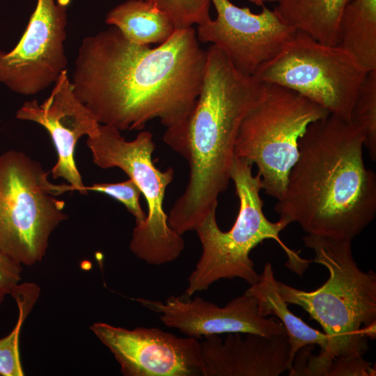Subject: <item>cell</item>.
I'll use <instances>...</instances> for the list:
<instances>
[{"label":"cell","mask_w":376,"mask_h":376,"mask_svg":"<svg viewBox=\"0 0 376 376\" xmlns=\"http://www.w3.org/2000/svg\"><path fill=\"white\" fill-rule=\"evenodd\" d=\"M206 61L193 27L176 30L150 48L130 42L111 26L82 40L71 82L102 125L140 130L157 118L169 129L193 110Z\"/></svg>","instance_id":"obj_1"},{"label":"cell","mask_w":376,"mask_h":376,"mask_svg":"<svg viewBox=\"0 0 376 376\" xmlns=\"http://www.w3.org/2000/svg\"><path fill=\"white\" fill-rule=\"evenodd\" d=\"M364 136L350 121L329 114L311 123L275 205L280 219L309 235L352 240L376 214V176L366 167Z\"/></svg>","instance_id":"obj_2"},{"label":"cell","mask_w":376,"mask_h":376,"mask_svg":"<svg viewBox=\"0 0 376 376\" xmlns=\"http://www.w3.org/2000/svg\"><path fill=\"white\" fill-rule=\"evenodd\" d=\"M206 52L202 88L193 110L163 135L164 143L189 166L186 189L168 216L169 226L182 236L217 210L218 197L231 180L240 125L266 86L253 75L237 70L217 46L211 44Z\"/></svg>","instance_id":"obj_3"},{"label":"cell","mask_w":376,"mask_h":376,"mask_svg":"<svg viewBox=\"0 0 376 376\" xmlns=\"http://www.w3.org/2000/svg\"><path fill=\"white\" fill-rule=\"evenodd\" d=\"M315 258L329 272L320 287L304 291L277 281L288 304L304 308L317 321L328 338L327 350L311 354V345L301 348L294 361L295 375L326 376L333 360L363 357L368 339L376 337V274L363 272L355 262L351 240L309 235L303 237Z\"/></svg>","instance_id":"obj_4"},{"label":"cell","mask_w":376,"mask_h":376,"mask_svg":"<svg viewBox=\"0 0 376 376\" xmlns=\"http://www.w3.org/2000/svg\"><path fill=\"white\" fill-rule=\"evenodd\" d=\"M252 166L234 157L230 172L240 207L236 220L228 231L218 226L216 212H209L195 231L202 245V253L195 269L188 278L185 295L191 297L197 292L207 290L215 281L223 279L240 278L249 284L259 279L249 254L265 240L276 241L288 256L286 265L302 275L311 260H306L281 240L279 234L288 224L279 219H267L263 212V201L260 196L261 180L253 175Z\"/></svg>","instance_id":"obj_5"},{"label":"cell","mask_w":376,"mask_h":376,"mask_svg":"<svg viewBox=\"0 0 376 376\" xmlns=\"http://www.w3.org/2000/svg\"><path fill=\"white\" fill-rule=\"evenodd\" d=\"M329 112L287 88L266 84L258 101L243 118L235 157L256 164L266 194L280 200L299 156V140L308 126Z\"/></svg>","instance_id":"obj_6"},{"label":"cell","mask_w":376,"mask_h":376,"mask_svg":"<svg viewBox=\"0 0 376 376\" xmlns=\"http://www.w3.org/2000/svg\"><path fill=\"white\" fill-rule=\"evenodd\" d=\"M95 164L102 169L117 167L123 170L139 187L148 206L145 221L136 224L130 243L131 251L148 264L159 265L176 260L185 248L182 235L168 224L163 208L167 187L173 180L171 167L157 169L152 155L155 150L150 131L139 132L127 141L117 128L100 124L97 132L87 139Z\"/></svg>","instance_id":"obj_7"},{"label":"cell","mask_w":376,"mask_h":376,"mask_svg":"<svg viewBox=\"0 0 376 376\" xmlns=\"http://www.w3.org/2000/svg\"><path fill=\"white\" fill-rule=\"evenodd\" d=\"M49 173L23 152L0 155V251L21 265L41 261L50 235L68 217Z\"/></svg>","instance_id":"obj_8"},{"label":"cell","mask_w":376,"mask_h":376,"mask_svg":"<svg viewBox=\"0 0 376 376\" xmlns=\"http://www.w3.org/2000/svg\"><path fill=\"white\" fill-rule=\"evenodd\" d=\"M366 72L339 45H328L297 31L272 58L252 75L260 81L293 91L350 121Z\"/></svg>","instance_id":"obj_9"},{"label":"cell","mask_w":376,"mask_h":376,"mask_svg":"<svg viewBox=\"0 0 376 376\" xmlns=\"http://www.w3.org/2000/svg\"><path fill=\"white\" fill-rule=\"evenodd\" d=\"M70 0H37L26 28L9 52L0 49V83L24 95L54 84L68 63L64 42Z\"/></svg>","instance_id":"obj_10"},{"label":"cell","mask_w":376,"mask_h":376,"mask_svg":"<svg viewBox=\"0 0 376 376\" xmlns=\"http://www.w3.org/2000/svg\"><path fill=\"white\" fill-rule=\"evenodd\" d=\"M217 12L198 25L199 42L219 48L242 73L252 75L263 63L275 56L297 30L274 10L263 6L259 13L230 0H210Z\"/></svg>","instance_id":"obj_11"},{"label":"cell","mask_w":376,"mask_h":376,"mask_svg":"<svg viewBox=\"0 0 376 376\" xmlns=\"http://www.w3.org/2000/svg\"><path fill=\"white\" fill-rule=\"evenodd\" d=\"M90 329L125 376H204L198 338L178 337L156 327L127 329L104 322Z\"/></svg>","instance_id":"obj_12"},{"label":"cell","mask_w":376,"mask_h":376,"mask_svg":"<svg viewBox=\"0 0 376 376\" xmlns=\"http://www.w3.org/2000/svg\"><path fill=\"white\" fill-rule=\"evenodd\" d=\"M15 117L35 122L49 132L57 152V161L51 172L54 179L61 178L70 185H58V191H87L75 160L78 140L94 136L100 123L74 92L71 80L64 70L54 84L49 97L42 103L25 102Z\"/></svg>","instance_id":"obj_13"},{"label":"cell","mask_w":376,"mask_h":376,"mask_svg":"<svg viewBox=\"0 0 376 376\" xmlns=\"http://www.w3.org/2000/svg\"><path fill=\"white\" fill-rule=\"evenodd\" d=\"M135 300L159 313V319L165 326L198 339L225 333H250L266 336L286 334L279 320L258 314L256 299L246 292L224 306L198 296L191 299L184 295H172L165 301L144 298Z\"/></svg>","instance_id":"obj_14"},{"label":"cell","mask_w":376,"mask_h":376,"mask_svg":"<svg viewBox=\"0 0 376 376\" xmlns=\"http://www.w3.org/2000/svg\"><path fill=\"white\" fill-rule=\"evenodd\" d=\"M201 342L204 376H278L291 366L286 334L272 336L229 333Z\"/></svg>","instance_id":"obj_15"},{"label":"cell","mask_w":376,"mask_h":376,"mask_svg":"<svg viewBox=\"0 0 376 376\" xmlns=\"http://www.w3.org/2000/svg\"><path fill=\"white\" fill-rule=\"evenodd\" d=\"M257 301L262 317L273 315L283 324L290 345L289 363L292 367L297 352L309 345H318L320 352L327 348L328 338L324 332L308 325L292 313L278 290L277 280L270 263H266L258 280L244 292Z\"/></svg>","instance_id":"obj_16"},{"label":"cell","mask_w":376,"mask_h":376,"mask_svg":"<svg viewBox=\"0 0 376 376\" xmlns=\"http://www.w3.org/2000/svg\"><path fill=\"white\" fill-rule=\"evenodd\" d=\"M105 22L139 45H160L176 31L169 16L146 0H127L118 4L108 12Z\"/></svg>","instance_id":"obj_17"},{"label":"cell","mask_w":376,"mask_h":376,"mask_svg":"<svg viewBox=\"0 0 376 376\" xmlns=\"http://www.w3.org/2000/svg\"><path fill=\"white\" fill-rule=\"evenodd\" d=\"M351 0H279L274 10L288 24L317 41L338 45L342 13Z\"/></svg>","instance_id":"obj_18"},{"label":"cell","mask_w":376,"mask_h":376,"mask_svg":"<svg viewBox=\"0 0 376 376\" xmlns=\"http://www.w3.org/2000/svg\"><path fill=\"white\" fill-rule=\"evenodd\" d=\"M338 45L366 71L376 70V0H351L338 26Z\"/></svg>","instance_id":"obj_19"},{"label":"cell","mask_w":376,"mask_h":376,"mask_svg":"<svg viewBox=\"0 0 376 376\" xmlns=\"http://www.w3.org/2000/svg\"><path fill=\"white\" fill-rule=\"evenodd\" d=\"M40 289L33 283L17 285L11 292L19 308L17 324L12 331L0 339V375L22 376L19 355V335L24 321L36 302Z\"/></svg>","instance_id":"obj_20"},{"label":"cell","mask_w":376,"mask_h":376,"mask_svg":"<svg viewBox=\"0 0 376 376\" xmlns=\"http://www.w3.org/2000/svg\"><path fill=\"white\" fill-rule=\"evenodd\" d=\"M350 122L364 136V146L376 160V70L367 72L355 98Z\"/></svg>","instance_id":"obj_21"},{"label":"cell","mask_w":376,"mask_h":376,"mask_svg":"<svg viewBox=\"0 0 376 376\" xmlns=\"http://www.w3.org/2000/svg\"><path fill=\"white\" fill-rule=\"evenodd\" d=\"M167 14L175 29H184L208 19L210 0H146Z\"/></svg>","instance_id":"obj_22"},{"label":"cell","mask_w":376,"mask_h":376,"mask_svg":"<svg viewBox=\"0 0 376 376\" xmlns=\"http://www.w3.org/2000/svg\"><path fill=\"white\" fill-rule=\"evenodd\" d=\"M86 191H97L105 194L122 203L135 218L136 224L143 223L146 214L140 204L141 191L136 182L131 178L117 183H95L86 186Z\"/></svg>","instance_id":"obj_23"},{"label":"cell","mask_w":376,"mask_h":376,"mask_svg":"<svg viewBox=\"0 0 376 376\" xmlns=\"http://www.w3.org/2000/svg\"><path fill=\"white\" fill-rule=\"evenodd\" d=\"M375 368L362 357L338 358L332 361L326 376H375Z\"/></svg>","instance_id":"obj_24"},{"label":"cell","mask_w":376,"mask_h":376,"mask_svg":"<svg viewBox=\"0 0 376 376\" xmlns=\"http://www.w3.org/2000/svg\"><path fill=\"white\" fill-rule=\"evenodd\" d=\"M21 264L0 251V304L11 294L21 280Z\"/></svg>","instance_id":"obj_25"},{"label":"cell","mask_w":376,"mask_h":376,"mask_svg":"<svg viewBox=\"0 0 376 376\" xmlns=\"http://www.w3.org/2000/svg\"><path fill=\"white\" fill-rule=\"evenodd\" d=\"M250 2L253 3L255 5L264 6L265 3L268 2H278L279 0H249Z\"/></svg>","instance_id":"obj_26"}]
</instances>
